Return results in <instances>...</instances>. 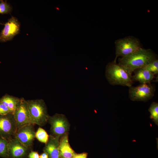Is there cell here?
Instances as JSON below:
<instances>
[{
    "instance_id": "14",
    "label": "cell",
    "mask_w": 158,
    "mask_h": 158,
    "mask_svg": "<svg viewBox=\"0 0 158 158\" xmlns=\"http://www.w3.org/2000/svg\"><path fill=\"white\" fill-rule=\"evenodd\" d=\"M59 150L62 158H73L76 154L69 143L67 134H64L59 140Z\"/></svg>"
},
{
    "instance_id": "23",
    "label": "cell",
    "mask_w": 158,
    "mask_h": 158,
    "mask_svg": "<svg viewBox=\"0 0 158 158\" xmlns=\"http://www.w3.org/2000/svg\"><path fill=\"white\" fill-rule=\"evenodd\" d=\"M87 153H86L76 154L73 158H87Z\"/></svg>"
},
{
    "instance_id": "20",
    "label": "cell",
    "mask_w": 158,
    "mask_h": 158,
    "mask_svg": "<svg viewBox=\"0 0 158 158\" xmlns=\"http://www.w3.org/2000/svg\"><path fill=\"white\" fill-rule=\"evenodd\" d=\"M155 75L158 74V60L156 59L143 67Z\"/></svg>"
},
{
    "instance_id": "19",
    "label": "cell",
    "mask_w": 158,
    "mask_h": 158,
    "mask_svg": "<svg viewBox=\"0 0 158 158\" xmlns=\"http://www.w3.org/2000/svg\"><path fill=\"white\" fill-rule=\"evenodd\" d=\"M12 10V6L6 1L0 0V14H8L10 13Z\"/></svg>"
},
{
    "instance_id": "9",
    "label": "cell",
    "mask_w": 158,
    "mask_h": 158,
    "mask_svg": "<svg viewBox=\"0 0 158 158\" xmlns=\"http://www.w3.org/2000/svg\"><path fill=\"white\" fill-rule=\"evenodd\" d=\"M48 121L51 125V130L52 135L59 136L65 134L69 128V124L65 116L56 114L49 117Z\"/></svg>"
},
{
    "instance_id": "3",
    "label": "cell",
    "mask_w": 158,
    "mask_h": 158,
    "mask_svg": "<svg viewBox=\"0 0 158 158\" xmlns=\"http://www.w3.org/2000/svg\"><path fill=\"white\" fill-rule=\"evenodd\" d=\"M32 122L34 125H44L48 121L49 116L46 105L42 99L26 100Z\"/></svg>"
},
{
    "instance_id": "6",
    "label": "cell",
    "mask_w": 158,
    "mask_h": 158,
    "mask_svg": "<svg viewBox=\"0 0 158 158\" xmlns=\"http://www.w3.org/2000/svg\"><path fill=\"white\" fill-rule=\"evenodd\" d=\"M17 129L13 114L0 116V136L7 140L13 137Z\"/></svg>"
},
{
    "instance_id": "16",
    "label": "cell",
    "mask_w": 158,
    "mask_h": 158,
    "mask_svg": "<svg viewBox=\"0 0 158 158\" xmlns=\"http://www.w3.org/2000/svg\"><path fill=\"white\" fill-rule=\"evenodd\" d=\"M148 111L150 113V118L157 126L158 125V103L153 102L150 105Z\"/></svg>"
},
{
    "instance_id": "7",
    "label": "cell",
    "mask_w": 158,
    "mask_h": 158,
    "mask_svg": "<svg viewBox=\"0 0 158 158\" xmlns=\"http://www.w3.org/2000/svg\"><path fill=\"white\" fill-rule=\"evenodd\" d=\"M17 129L24 126L32 123L28 110L26 100L20 98L13 114Z\"/></svg>"
},
{
    "instance_id": "2",
    "label": "cell",
    "mask_w": 158,
    "mask_h": 158,
    "mask_svg": "<svg viewBox=\"0 0 158 158\" xmlns=\"http://www.w3.org/2000/svg\"><path fill=\"white\" fill-rule=\"evenodd\" d=\"M105 75L108 82L113 85H119L129 87L133 83L132 75L114 61L107 65Z\"/></svg>"
},
{
    "instance_id": "15",
    "label": "cell",
    "mask_w": 158,
    "mask_h": 158,
    "mask_svg": "<svg viewBox=\"0 0 158 158\" xmlns=\"http://www.w3.org/2000/svg\"><path fill=\"white\" fill-rule=\"evenodd\" d=\"M20 98L6 94L0 99V102L6 106L13 114Z\"/></svg>"
},
{
    "instance_id": "8",
    "label": "cell",
    "mask_w": 158,
    "mask_h": 158,
    "mask_svg": "<svg viewBox=\"0 0 158 158\" xmlns=\"http://www.w3.org/2000/svg\"><path fill=\"white\" fill-rule=\"evenodd\" d=\"M0 33V42H4L11 40L20 32V23L17 19L12 16L4 24Z\"/></svg>"
},
{
    "instance_id": "10",
    "label": "cell",
    "mask_w": 158,
    "mask_h": 158,
    "mask_svg": "<svg viewBox=\"0 0 158 158\" xmlns=\"http://www.w3.org/2000/svg\"><path fill=\"white\" fill-rule=\"evenodd\" d=\"M32 124L27 125L18 128L15 136L22 144L29 147L35 138V132Z\"/></svg>"
},
{
    "instance_id": "12",
    "label": "cell",
    "mask_w": 158,
    "mask_h": 158,
    "mask_svg": "<svg viewBox=\"0 0 158 158\" xmlns=\"http://www.w3.org/2000/svg\"><path fill=\"white\" fill-rule=\"evenodd\" d=\"M59 137L52 135L49 136L43 150L44 152L48 154V158H61L59 150Z\"/></svg>"
},
{
    "instance_id": "1",
    "label": "cell",
    "mask_w": 158,
    "mask_h": 158,
    "mask_svg": "<svg viewBox=\"0 0 158 158\" xmlns=\"http://www.w3.org/2000/svg\"><path fill=\"white\" fill-rule=\"evenodd\" d=\"M156 59L151 50L142 48L128 55L119 58L118 63L132 75L135 70L144 67Z\"/></svg>"
},
{
    "instance_id": "18",
    "label": "cell",
    "mask_w": 158,
    "mask_h": 158,
    "mask_svg": "<svg viewBox=\"0 0 158 158\" xmlns=\"http://www.w3.org/2000/svg\"><path fill=\"white\" fill-rule=\"evenodd\" d=\"M49 135L45 130L39 127L35 132V138L40 142L46 144L47 142Z\"/></svg>"
},
{
    "instance_id": "13",
    "label": "cell",
    "mask_w": 158,
    "mask_h": 158,
    "mask_svg": "<svg viewBox=\"0 0 158 158\" xmlns=\"http://www.w3.org/2000/svg\"><path fill=\"white\" fill-rule=\"evenodd\" d=\"M133 72L134 74L132 75L133 81L139 82L140 84H150L155 78L154 74L143 67L137 69Z\"/></svg>"
},
{
    "instance_id": "24",
    "label": "cell",
    "mask_w": 158,
    "mask_h": 158,
    "mask_svg": "<svg viewBox=\"0 0 158 158\" xmlns=\"http://www.w3.org/2000/svg\"><path fill=\"white\" fill-rule=\"evenodd\" d=\"M40 158H48V154L46 152H44L40 155Z\"/></svg>"
},
{
    "instance_id": "11",
    "label": "cell",
    "mask_w": 158,
    "mask_h": 158,
    "mask_svg": "<svg viewBox=\"0 0 158 158\" xmlns=\"http://www.w3.org/2000/svg\"><path fill=\"white\" fill-rule=\"evenodd\" d=\"M8 158H23L29 147L22 144L15 137L8 140Z\"/></svg>"
},
{
    "instance_id": "5",
    "label": "cell",
    "mask_w": 158,
    "mask_h": 158,
    "mask_svg": "<svg viewBox=\"0 0 158 158\" xmlns=\"http://www.w3.org/2000/svg\"><path fill=\"white\" fill-rule=\"evenodd\" d=\"M129 97L133 101L146 102L154 96L155 88L150 84H140L129 87Z\"/></svg>"
},
{
    "instance_id": "21",
    "label": "cell",
    "mask_w": 158,
    "mask_h": 158,
    "mask_svg": "<svg viewBox=\"0 0 158 158\" xmlns=\"http://www.w3.org/2000/svg\"><path fill=\"white\" fill-rule=\"evenodd\" d=\"M10 113L11 114L8 108L0 102V116L6 115Z\"/></svg>"
},
{
    "instance_id": "22",
    "label": "cell",
    "mask_w": 158,
    "mask_h": 158,
    "mask_svg": "<svg viewBox=\"0 0 158 158\" xmlns=\"http://www.w3.org/2000/svg\"><path fill=\"white\" fill-rule=\"evenodd\" d=\"M29 158H40V155L35 151H31L28 155Z\"/></svg>"
},
{
    "instance_id": "17",
    "label": "cell",
    "mask_w": 158,
    "mask_h": 158,
    "mask_svg": "<svg viewBox=\"0 0 158 158\" xmlns=\"http://www.w3.org/2000/svg\"><path fill=\"white\" fill-rule=\"evenodd\" d=\"M0 157L8 158V141L0 136Z\"/></svg>"
},
{
    "instance_id": "4",
    "label": "cell",
    "mask_w": 158,
    "mask_h": 158,
    "mask_svg": "<svg viewBox=\"0 0 158 158\" xmlns=\"http://www.w3.org/2000/svg\"><path fill=\"white\" fill-rule=\"evenodd\" d=\"M116 61L118 57L128 55L142 48L140 41L134 37H128L116 40L115 42Z\"/></svg>"
}]
</instances>
